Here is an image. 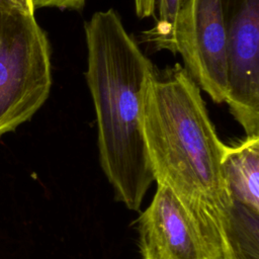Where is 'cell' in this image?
<instances>
[{"instance_id":"6da1fadb","label":"cell","mask_w":259,"mask_h":259,"mask_svg":"<svg viewBox=\"0 0 259 259\" xmlns=\"http://www.w3.org/2000/svg\"><path fill=\"white\" fill-rule=\"evenodd\" d=\"M84 32L100 166L115 199L139 211L155 181L142 127L144 90L155 66L112 8L96 11Z\"/></svg>"},{"instance_id":"7a4b0ae2","label":"cell","mask_w":259,"mask_h":259,"mask_svg":"<svg viewBox=\"0 0 259 259\" xmlns=\"http://www.w3.org/2000/svg\"><path fill=\"white\" fill-rule=\"evenodd\" d=\"M142 127L157 185L218 229L232 203L222 172L227 145L182 65L154 67L144 90Z\"/></svg>"},{"instance_id":"3957f363","label":"cell","mask_w":259,"mask_h":259,"mask_svg":"<svg viewBox=\"0 0 259 259\" xmlns=\"http://www.w3.org/2000/svg\"><path fill=\"white\" fill-rule=\"evenodd\" d=\"M51 87L50 44L34 14L0 9V135L30 119Z\"/></svg>"},{"instance_id":"277c9868","label":"cell","mask_w":259,"mask_h":259,"mask_svg":"<svg viewBox=\"0 0 259 259\" xmlns=\"http://www.w3.org/2000/svg\"><path fill=\"white\" fill-rule=\"evenodd\" d=\"M137 223L143 259H224L217 226L184 204L167 186L157 185Z\"/></svg>"},{"instance_id":"5b68a950","label":"cell","mask_w":259,"mask_h":259,"mask_svg":"<svg viewBox=\"0 0 259 259\" xmlns=\"http://www.w3.org/2000/svg\"><path fill=\"white\" fill-rule=\"evenodd\" d=\"M226 31V103L246 137H259V0H221Z\"/></svg>"},{"instance_id":"8992f818","label":"cell","mask_w":259,"mask_h":259,"mask_svg":"<svg viewBox=\"0 0 259 259\" xmlns=\"http://www.w3.org/2000/svg\"><path fill=\"white\" fill-rule=\"evenodd\" d=\"M184 69L213 102L228 94L226 31L221 0H185L175 26Z\"/></svg>"},{"instance_id":"52a82bcc","label":"cell","mask_w":259,"mask_h":259,"mask_svg":"<svg viewBox=\"0 0 259 259\" xmlns=\"http://www.w3.org/2000/svg\"><path fill=\"white\" fill-rule=\"evenodd\" d=\"M222 172L231 198L259 211V137L227 145Z\"/></svg>"},{"instance_id":"ba28073f","label":"cell","mask_w":259,"mask_h":259,"mask_svg":"<svg viewBox=\"0 0 259 259\" xmlns=\"http://www.w3.org/2000/svg\"><path fill=\"white\" fill-rule=\"evenodd\" d=\"M218 230L224 259H259V211L232 199Z\"/></svg>"},{"instance_id":"9c48e42d","label":"cell","mask_w":259,"mask_h":259,"mask_svg":"<svg viewBox=\"0 0 259 259\" xmlns=\"http://www.w3.org/2000/svg\"><path fill=\"white\" fill-rule=\"evenodd\" d=\"M185 0H155L158 17L153 27L142 32L143 42L154 51H170L176 54L175 26Z\"/></svg>"},{"instance_id":"30bf717a","label":"cell","mask_w":259,"mask_h":259,"mask_svg":"<svg viewBox=\"0 0 259 259\" xmlns=\"http://www.w3.org/2000/svg\"><path fill=\"white\" fill-rule=\"evenodd\" d=\"M86 0H32L34 10L37 8L52 7L62 10H81L85 5Z\"/></svg>"},{"instance_id":"8fae6325","label":"cell","mask_w":259,"mask_h":259,"mask_svg":"<svg viewBox=\"0 0 259 259\" xmlns=\"http://www.w3.org/2000/svg\"><path fill=\"white\" fill-rule=\"evenodd\" d=\"M0 9L16 10L24 13H33L32 0H0Z\"/></svg>"},{"instance_id":"7c38bea8","label":"cell","mask_w":259,"mask_h":259,"mask_svg":"<svg viewBox=\"0 0 259 259\" xmlns=\"http://www.w3.org/2000/svg\"><path fill=\"white\" fill-rule=\"evenodd\" d=\"M136 14L139 18L150 17L155 14V0H135Z\"/></svg>"}]
</instances>
